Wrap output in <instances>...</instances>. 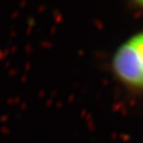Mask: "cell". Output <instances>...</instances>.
I'll use <instances>...</instances> for the list:
<instances>
[{"label":"cell","instance_id":"6da1fadb","mask_svg":"<svg viewBox=\"0 0 143 143\" xmlns=\"http://www.w3.org/2000/svg\"><path fill=\"white\" fill-rule=\"evenodd\" d=\"M113 75L126 89L143 92V31L126 38L111 60Z\"/></svg>","mask_w":143,"mask_h":143},{"label":"cell","instance_id":"7a4b0ae2","mask_svg":"<svg viewBox=\"0 0 143 143\" xmlns=\"http://www.w3.org/2000/svg\"><path fill=\"white\" fill-rule=\"evenodd\" d=\"M134 5L137 8H139V9L143 10V1H137V2L134 3Z\"/></svg>","mask_w":143,"mask_h":143}]
</instances>
